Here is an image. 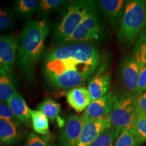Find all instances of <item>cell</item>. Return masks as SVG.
Segmentation results:
<instances>
[{
  "instance_id": "1",
  "label": "cell",
  "mask_w": 146,
  "mask_h": 146,
  "mask_svg": "<svg viewBox=\"0 0 146 146\" xmlns=\"http://www.w3.org/2000/svg\"><path fill=\"white\" fill-rule=\"evenodd\" d=\"M100 50L89 43L60 45L48 51L43 61L47 83L57 90L83 86L94 76L101 63Z\"/></svg>"
},
{
  "instance_id": "2",
  "label": "cell",
  "mask_w": 146,
  "mask_h": 146,
  "mask_svg": "<svg viewBox=\"0 0 146 146\" xmlns=\"http://www.w3.org/2000/svg\"><path fill=\"white\" fill-rule=\"evenodd\" d=\"M50 26L46 18L29 20L22 29L16 62L29 83L35 81V70L50 33Z\"/></svg>"
},
{
  "instance_id": "3",
  "label": "cell",
  "mask_w": 146,
  "mask_h": 146,
  "mask_svg": "<svg viewBox=\"0 0 146 146\" xmlns=\"http://www.w3.org/2000/svg\"><path fill=\"white\" fill-rule=\"evenodd\" d=\"M146 29V1H127L118 29L117 39L123 47H130L136 43Z\"/></svg>"
},
{
  "instance_id": "4",
  "label": "cell",
  "mask_w": 146,
  "mask_h": 146,
  "mask_svg": "<svg viewBox=\"0 0 146 146\" xmlns=\"http://www.w3.org/2000/svg\"><path fill=\"white\" fill-rule=\"evenodd\" d=\"M95 8H96V3L93 1L74 0L68 1L63 17L54 31L53 41L56 44L63 45L87 14Z\"/></svg>"
},
{
  "instance_id": "5",
  "label": "cell",
  "mask_w": 146,
  "mask_h": 146,
  "mask_svg": "<svg viewBox=\"0 0 146 146\" xmlns=\"http://www.w3.org/2000/svg\"><path fill=\"white\" fill-rule=\"evenodd\" d=\"M112 110L109 116L111 126L118 130L131 129L137 118L136 97L127 90L113 94Z\"/></svg>"
},
{
  "instance_id": "6",
  "label": "cell",
  "mask_w": 146,
  "mask_h": 146,
  "mask_svg": "<svg viewBox=\"0 0 146 146\" xmlns=\"http://www.w3.org/2000/svg\"><path fill=\"white\" fill-rule=\"evenodd\" d=\"M20 46V37L16 35L0 36V62L5 70L12 74Z\"/></svg>"
},
{
  "instance_id": "7",
  "label": "cell",
  "mask_w": 146,
  "mask_h": 146,
  "mask_svg": "<svg viewBox=\"0 0 146 146\" xmlns=\"http://www.w3.org/2000/svg\"><path fill=\"white\" fill-rule=\"evenodd\" d=\"M141 66L142 64L140 63L132 54L124 58L120 66V76L126 89L125 90L135 96Z\"/></svg>"
},
{
  "instance_id": "8",
  "label": "cell",
  "mask_w": 146,
  "mask_h": 146,
  "mask_svg": "<svg viewBox=\"0 0 146 146\" xmlns=\"http://www.w3.org/2000/svg\"><path fill=\"white\" fill-rule=\"evenodd\" d=\"M87 121L83 115L69 116L60 135V146H76Z\"/></svg>"
},
{
  "instance_id": "9",
  "label": "cell",
  "mask_w": 146,
  "mask_h": 146,
  "mask_svg": "<svg viewBox=\"0 0 146 146\" xmlns=\"http://www.w3.org/2000/svg\"><path fill=\"white\" fill-rule=\"evenodd\" d=\"M127 1L125 0H100L98 4L106 17L114 31L119 29Z\"/></svg>"
},
{
  "instance_id": "10",
  "label": "cell",
  "mask_w": 146,
  "mask_h": 146,
  "mask_svg": "<svg viewBox=\"0 0 146 146\" xmlns=\"http://www.w3.org/2000/svg\"><path fill=\"white\" fill-rule=\"evenodd\" d=\"M113 104L112 93L108 92L100 99L91 102L83 116L87 120L108 118L112 110Z\"/></svg>"
},
{
  "instance_id": "11",
  "label": "cell",
  "mask_w": 146,
  "mask_h": 146,
  "mask_svg": "<svg viewBox=\"0 0 146 146\" xmlns=\"http://www.w3.org/2000/svg\"><path fill=\"white\" fill-rule=\"evenodd\" d=\"M111 127L109 118L88 120L76 146H91L97 138L108 128Z\"/></svg>"
},
{
  "instance_id": "12",
  "label": "cell",
  "mask_w": 146,
  "mask_h": 146,
  "mask_svg": "<svg viewBox=\"0 0 146 146\" xmlns=\"http://www.w3.org/2000/svg\"><path fill=\"white\" fill-rule=\"evenodd\" d=\"M66 98L68 105L77 113L85 111L92 102L88 89L83 85L68 90Z\"/></svg>"
},
{
  "instance_id": "13",
  "label": "cell",
  "mask_w": 146,
  "mask_h": 146,
  "mask_svg": "<svg viewBox=\"0 0 146 146\" xmlns=\"http://www.w3.org/2000/svg\"><path fill=\"white\" fill-rule=\"evenodd\" d=\"M7 104L20 123L27 126L31 125V109L28 106L26 101L19 93L16 92L7 102Z\"/></svg>"
},
{
  "instance_id": "14",
  "label": "cell",
  "mask_w": 146,
  "mask_h": 146,
  "mask_svg": "<svg viewBox=\"0 0 146 146\" xmlns=\"http://www.w3.org/2000/svg\"><path fill=\"white\" fill-rule=\"evenodd\" d=\"M22 135L21 124L0 119V144L11 145L19 141Z\"/></svg>"
},
{
  "instance_id": "15",
  "label": "cell",
  "mask_w": 146,
  "mask_h": 146,
  "mask_svg": "<svg viewBox=\"0 0 146 146\" xmlns=\"http://www.w3.org/2000/svg\"><path fill=\"white\" fill-rule=\"evenodd\" d=\"M110 78V74L106 73L98 74L91 80L87 89L90 93L92 101L100 99L109 92Z\"/></svg>"
},
{
  "instance_id": "16",
  "label": "cell",
  "mask_w": 146,
  "mask_h": 146,
  "mask_svg": "<svg viewBox=\"0 0 146 146\" xmlns=\"http://www.w3.org/2000/svg\"><path fill=\"white\" fill-rule=\"evenodd\" d=\"M39 1L37 0H16L14 1V12L18 17L23 19L31 20L37 12Z\"/></svg>"
},
{
  "instance_id": "17",
  "label": "cell",
  "mask_w": 146,
  "mask_h": 146,
  "mask_svg": "<svg viewBox=\"0 0 146 146\" xmlns=\"http://www.w3.org/2000/svg\"><path fill=\"white\" fill-rule=\"evenodd\" d=\"M18 92L12 74L3 71L0 73V102H7Z\"/></svg>"
},
{
  "instance_id": "18",
  "label": "cell",
  "mask_w": 146,
  "mask_h": 146,
  "mask_svg": "<svg viewBox=\"0 0 146 146\" xmlns=\"http://www.w3.org/2000/svg\"><path fill=\"white\" fill-rule=\"evenodd\" d=\"M100 39L101 37L100 36L86 28L81 23V25L66 39L64 44L73 43H88L89 41H98Z\"/></svg>"
},
{
  "instance_id": "19",
  "label": "cell",
  "mask_w": 146,
  "mask_h": 146,
  "mask_svg": "<svg viewBox=\"0 0 146 146\" xmlns=\"http://www.w3.org/2000/svg\"><path fill=\"white\" fill-rule=\"evenodd\" d=\"M31 123L33 129L36 134L47 135L50 134L49 119L41 111L31 110Z\"/></svg>"
},
{
  "instance_id": "20",
  "label": "cell",
  "mask_w": 146,
  "mask_h": 146,
  "mask_svg": "<svg viewBox=\"0 0 146 146\" xmlns=\"http://www.w3.org/2000/svg\"><path fill=\"white\" fill-rule=\"evenodd\" d=\"M37 109L41 111L52 122L59 119L61 106L52 98H47L43 100L37 106Z\"/></svg>"
},
{
  "instance_id": "21",
  "label": "cell",
  "mask_w": 146,
  "mask_h": 146,
  "mask_svg": "<svg viewBox=\"0 0 146 146\" xmlns=\"http://www.w3.org/2000/svg\"><path fill=\"white\" fill-rule=\"evenodd\" d=\"M68 1L64 0H41L39 1L37 12L41 16L45 18L60 10Z\"/></svg>"
},
{
  "instance_id": "22",
  "label": "cell",
  "mask_w": 146,
  "mask_h": 146,
  "mask_svg": "<svg viewBox=\"0 0 146 146\" xmlns=\"http://www.w3.org/2000/svg\"><path fill=\"white\" fill-rule=\"evenodd\" d=\"M120 131L111 126L96 139L91 146H114Z\"/></svg>"
},
{
  "instance_id": "23",
  "label": "cell",
  "mask_w": 146,
  "mask_h": 146,
  "mask_svg": "<svg viewBox=\"0 0 146 146\" xmlns=\"http://www.w3.org/2000/svg\"><path fill=\"white\" fill-rule=\"evenodd\" d=\"M81 24L102 38L103 35V30H102L101 23H100L99 17L97 13L96 8L91 10L87 14Z\"/></svg>"
},
{
  "instance_id": "24",
  "label": "cell",
  "mask_w": 146,
  "mask_h": 146,
  "mask_svg": "<svg viewBox=\"0 0 146 146\" xmlns=\"http://www.w3.org/2000/svg\"><path fill=\"white\" fill-rule=\"evenodd\" d=\"M15 14L10 7H0V32L8 30L15 25Z\"/></svg>"
},
{
  "instance_id": "25",
  "label": "cell",
  "mask_w": 146,
  "mask_h": 146,
  "mask_svg": "<svg viewBox=\"0 0 146 146\" xmlns=\"http://www.w3.org/2000/svg\"><path fill=\"white\" fill-rule=\"evenodd\" d=\"M141 145L131 129H123L120 131L114 146H139Z\"/></svg>"
},
{
  "instance_id": "26",
  "label": "cell",
  "mask_w": 146,
  "mask_h": 146,
  "mask_svg": "<svg viewBox=\"0 0 146 146\" xmlns=\"http://www.w3.org/2000/svg\"><path fill=\"white\" fill-rule=\"evenodd\" d=\"M132 55L142 64H146V29L135 43Z\"/></svg>"
},
{
  "instance_id": "27",
  "label": "cell",
  "mask_w": 146,
  "mask_h": 146,
  "mask_svg": "<svg viewBox=\"0 0 146 146\" xmlns=\"http://www.w3.org/2000/svg\"><path fill=\"white\" fill-rule=\"evenodd\" d=\"M140 143L146 142V116H137L133 127L131 128Z\"/></svg>"
},
{
  "instance_id": "28",
  "label": "cell",
  "mask_w": 146,
  "mask_h": 146,
  "mask_svg": "<svg viewBox=\"0 0 146 146\" xmlns=\"http://www.w3.org/2000/svg\"><path fill=\"white\" fill-rule=\"evenodd\" d=\"M23 146H53L48 139L36 133L31 132L27 136Z\"/></svg>"
},
{
  "instance_id": "29",
  "label": "cell",
  "mask_w": 146,
  "mask_h": 146,
  "mask_svg": "<svg viewBox=\"0 0 146 146\" xmlns=\"http://www.w3.org/2000/svg\"><path fill=\"white\" fill-rule=\"evenodd\" d=\"M0 119L9 120L16 123L21 124L14 116V113L12 112L7 102H0Z\"/></svg>"
},
{
  "instance_id": "30",
  "label": "cell",
  "mask_w": 146,
  "mask_h": 146,
  "mask_svg": "<svg viewBox=\"0 0 146 146\" xmlns=\"http://www.w3.org/2000/svg\"><path fill=\"white\" fill-rule=\"evenodd\" d=\"M146 91V64H142L139 75L137 85L135 96L137 97Z\"/></svg>"
},
{
  "instance_id": "31",
  "label": "cell",
  "mask_w": 146,
  "mask_h": 146,
  "mask_svg": "<svg viewBox=\"0 0 146 146\" xmlns=\"http://www.w3.org/2000/svg\"><path fill=\"white\" fill-rule=\"evenodd\" d=\"M137 116H146V91L136 97Z\"/></svg>"
},
{
  "instance_id": "32",
  "label": "cell",
  "mask_w": 146,
  "mask_h": 146,
  "mask_svg": "<svg viewBox=\"0 0 146 146\" xmlns=\"http://www.w3.org/2000/svg\"><path fill=\"white\" fill-rule=\"evenodd\" d=\"M5 70V69L4 68V66H3V65L1 64V62H0V73L1 72H3V71Z\"/></svg>"
}]
</instances>
